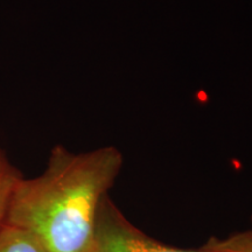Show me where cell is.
I'll return each instance as SVG.
<instances>
[{
  "label": "cell",
  "mask_w": 252,
  "mask_h": 252,
  "mask_svg": "<svg viewBox=\"0 0 252 252\" xmlns=\"http://www.w3.org/2000/svg\"><path fill=\"white\" fill-rule=\"evenodd\" d=\"M202 248L209 252H252V230L228 238H210Z\"/></svg>",
  "instance_id": "obj_5"
},
{
  "label": "cell",
  "mask_w": 252,
  "mask_h": 252,
  "mask_svg": "<svg viewBox=\"0 0 252 252\" xmlns=\"http://www.w3.org/2000/svg\"><path fill=\"white\" fill-rule=\"evenodd\" d=\"M0 252H45L39 242L24 230L4 225L0 229Z\"/></svg>",
  "instance_id": "obj_4"
},
{
  "label": "cell",
  "mask_w": 252,
  "mask_h": 252,
  "mask_svg": "<svg viewBox=\"0 0 252 252\" xmlns=\"http://www.w3.org/2000/svg\"><path fill=\"white\" fill-rule=\"evenodd\" d=\"M94 252H209L174 248L157 241L138 229L124 216L111 198L100 203L94 230Z\"/></svg>",
  "instance_id": "obj_2"
},
{
  "label": "cell",
  "mask_w": 252,
  "mask_h": 252,
  "mask_svg": "<svg viewBox=\"0 0 252 252\" xmlns=\"http://www.w3.org/2000/svg\"><path fill=\"white\" fill-rule=\"evenodd\" d=\"M23 174L0 149V229L5 225L12 195Z\"/></svg>",
  "instance_id": "obj_3"
},
{
  "label": "cell",
  "mask_w": 252,
  "mask_h": 252,
  "mask_svg": "<svg viewBox=\"0 0 252 252\" xmlns=\"http://www.w3.org/2000/svg\"><path fill=\"white\" fill-rule=\"evenodd\" d=\"M122 166L113 146L74 153L58 145L45 171L18 182L5 224L28 232L45 252H94L100 203Z\"/></svg>",
  "instance_id": "obj_1"
}]
</instances>
